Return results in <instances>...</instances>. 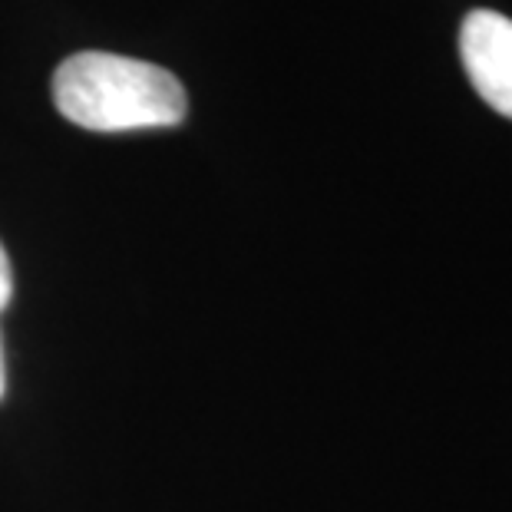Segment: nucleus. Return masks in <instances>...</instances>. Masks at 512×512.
<instances>
[{"mask_svg":"<svg viewBox=\"0 0 512 512\" xmlns=\"http://www.w3.org/2000/svg\"><path fill=\"white\" fill-rule=\"evenodd\" d=\"M460 57L479 100L512 119V20L496 10H473L460 27Z\"/></svg>","mask_w":512,"mask_h":512,"instance_id":"nucleus-2","label":"nucleus"},{"mask_svg":"<svg viewBox=\"0 0 512 512\" xmlns=\"http://www.w3.org/2000/svg\"><path fill=\"white\" fill-rule=\"evenodd\" d=\"M53 103L93 133L179 126L189 110L182 83L156 63L116 53H73L53 73Z\"/></svg>","mask_w":512,"mask_h":512,"instance_id":"nucleus-1","label":"nucleus"},{"mask_svg":"<svg viewBox=\"0 0 512 512\" xmlns=\"http://www.w3.org/2000/svg\"><path fill=\"white\" fill-rule=\"evenodd\" d=\"M10 294H14V271H10V258L0 245V311L7 308ZM4 390H7V367H4V341H0V400H4Z\"/></svg>","mask_w":512,"mask_h":512,"instance_id":"nucleus-3","label":"nucleus"}]
</instances>
